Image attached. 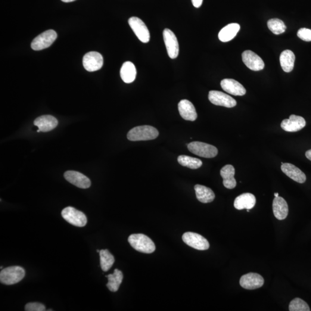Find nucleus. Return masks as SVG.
Listing matches in <instances>:
<instances>
[{
    "label": "nucleus",
    "instance_id": "1",
    "mask_svg": "<svg viewBox=\"0 0 311 311\" xmlns=\"http://www.w3.org/2000/svg\"><path fill=\"white\" fill-rule=\"evenodd\" d=\"M158 130L151 126L144 125L134 127L127 133V138L130 141H148L156 138Z\"/></svg>",
    "mask_w": 311,
    "mask_h": 311
},
{
    "label": "nucleus",
    "instance_id": "2",
    "mask_svg": "<svg viewBox=\"0 0 311 311\" xmlns=\"http://www.w3.org/2000/svg\"><path fill=\"white\" fill-rule=\"evenodd\" d=\"M128 242L134 249L141 253L151 254L156 250L154 242L145 235H131L128 238Z\"/></svg>",
    "mask_w": 311,
    "mask_h": 311
},
{
    "label": "nucleus",
    "instance_id": "3",
    "mask_svg": "<svg viewBox=\"0 0 311 311\" xmlns=\"http://www.w3.org/2000/svg\"><path fill=\"white\" fill-rule=\"evenodd\" d=\"M26 272L20 266H15L7 267L0 273V281L3 284L11 285L17 284L22 280Z\"/></svg>",
    "mask_w": 311,
    "mask_h": 311
},
{
    "label": "nucleus",
    "instance_id": "4",
    "mask_svg": "<svg viewBox=\"0 0 311 311\" xmlns=\"http://www.w3.org/2000/svg\"><path fill=\"white\" fill-rule=\"evenodd\" d=\"M189 150L191 153L205 158H213L218 154L217 149L207 143L194 141L188 145Z\"/></svg>",
    "mask_w": 311,
    "mask_h": 311
},
{
    "label": "nucleus",
    "instance_id": "5",
    "mask_svg": "<svg viewBox=\"0 0 311 311\" xmlns=\"http://www.w3.org/2000/svg\"><path fill=\"white\" fill-rule=\"evenodd\" d=\"M62 216L70 225L78 227H83L87 223L86 217L82 211L73 207H67L62 210Z\"/></svg>",
    "mask_w": 311,
    "mask_h": 311
},
{
    "label": "nucleus",
    "instance_id": "6",
    "mask_svg": "<svg viewBox=\"0 0 311 311\" xmlns=\"http://www.w3.org/2000/svg\"><path fill=\"white\" fill-rule=\"evenodd\" d=\"M57 38V34L55 31L47 30L33 40L31 43V48L34 51H42L51 46Z\"/></svg>",
    "mask_w": 311,
    "mask_h": 311
},
{
    "label": "nucleus",
    "instance_id": "7",
    "mask_svg": "<svg viewBox=\"0 0 311 311\" xmlns=\"http://www.w3.org/2000/svg\"><path fill=\"white\" fill-rule=\"evenodd\" d=\"M183 241L190 247L198 250H207L210 247L209 242L203 236L194 232H186L182 236Z\"/></svg>",
    "mask_w": 311,
    "mask_h": 311
},
{
    "label": "nucleus",
    "instance_id": "8",
    "mask_svg": "<svg viewBox=\"0 0 311 311\" xmlns=\"http://www.w3.org/2000/svg\"><path fill=\"white\" fill-rule=\"evenodd\" d=\"M128 23L140 41L144 43L149 42L150 40V33L147 26L142 20L138 17H132L129 18Z\"/></svg>",
    "mask_w": 311,
    "mask_h": 311
},
{
    "label": "nucleus",
    "instance_id": "9",
    "mask_svg": "<svg viewBox=\"0 0 311 311\" xmlns=\"http://www.w3.org/2000/svg\"><path fill=\"white\" fill-rule=\"evenodd\" d=\"M163 38L168 55L171 59L178 57L179 47L178 39L175 34L172 31L166 29L163 31Z\"/></svg>",
    "mask_w": 311,
    "mask_h": 311
},
{
    "label": "nucleus",
    "instance_id": "10",
    "mask_svg": "<svg viewBox=\"0 0 311 311\" xmlns=\"http://www.w3.org/2000/svg\"><path fill=\"white\" fill-rule=\"evenodd\" d=\"M208 98L211 104L220 106L232 108L237 104V102L231 96L221 91H210Z\"/></svg>",
    "mask_w": 311,
    "mask_h": 311
},
{
    "label": "nucleus",
    "instance_id": "11",
    "mask_svg": "<svg viewBox=\"0 0 311 311\" xmlns=\"http://www.w3.org/2000/svg\"><path fill=\"white\" fill-rule=\"evenodd\" d=\"M83 64L87 71H97L101 69L104 65V58L99 52H89L84 56Z\"/></svg>",
    "mask_w": 311,
    "mask_h": 311
},
{
    "label": "nucleus",
    "instance_id": "12",
    "mask_svg": "<svg viewBox=\"0 0 311 311\" xmlns=\"http://www.w3.org/2000/svg\"><path fill=\"white\" fill-rule=\"evenodd\" d=\"M240 284L244 289L254 290L262 287L264 279L259 274L250 273L242 276Z\"/></svg>",
    "mask_w": 311,
    "mask_h": 311
},
{
    "label": "nucleus",
    "instance_id": "13",
    "mask_svg": "<svg viewBox=\"0 0 311 311\" xmlns=\"http://www.w3.org/2000/svg\"><path fill=\"white\" fill-rule=\"evenodd\" d=\"M67 181L81 189H88L91 185V180L83 173L74 171H68L64 173Z\"/></svg>",
    "mask_w": 311,
    "mask_h": 311
},
{
    "label": "nucleus",
    "instance_id": "14",
    "mask_svg": "<svg viewBox=\"0 0 311 311\" xmlns=\"http://www.w3.org/2000/svg\"><path fill=\"white\" fill-rule=\"evenodd\" d=\"M242 60L252 70L259 71L264 69V64L262 59L251 51H245L242 52Z\"/></svg>",
    "mask_w": 311,
    "mask_h": 311
},
{
    "label": "nucleus",
    "instance_id": "15",
    "mask_svg": "<svg viewBox=\"0 0 311 311\" xmlns=\"http://www.w3.org/2000/svg\"><path fill=\"white\" fill-rule=\"evenodd\" d=\"M306 125V120L302 117L291 115L289 119L282 121L281 127L287 132H297L303 129Z\"/></svg>",
    "mask_w": 311,
    "mask_h": 311
},
{
    "label": "nucleus",
    "instance_id": "16",
    "mask_svg": "<svg viewBox=\"0 0 311 311\" xmlns=\"http://www.w3.org/2000/svg\"><path fill=\"white\" fill-rule=\"evenodd\" d=\"M221 86L229 94L234 96H243L246 93V90L240 83L231 79H224L221 82Z\"/></svg>",
    "mask_w": 311,
    "mask_h": 311
},
{
    "label": "nucleus",
    "instance_id": "17",
    "mask_svg": "<svg viewBox=\"0 0 311 311\" xmlns=\"http://www.w3.org/2000/svg\"><path fill=\"white\" fill-rule=\"evenodd\" d=\"M281 170L286 175L288 176L295 182L304 183L306 181V176L302 171L290 163H283L281 167Z\"/></svg>",
    "mask_w": 311,
    "mask_h": 311
},
{
    "label": "nucleus",
    "instance_id": "18",
    "mask_svg": "<svg viewBox=\"0 0 311 311\" xmlns=\"http://www.w3.org/2000/svg\"><path fill=\"white\" fill-rule=\"evenodd\" d=\"M180 115L186 121H194L197 118V113L193 104L186 99L180 101L178 104Z\"/></svg>",
    "mask_w": 311,
    "mask_h": 311
},
{
    "label": "nucleus",
    "instance_id": "19",
    "mask_svg": "<svg viewBox=\"0 0 311 311\" xmlns=\"http://www.w3.org/2000/svg\"><path fill=\"white\" fill-rule=\"evenodd\" d=\"M58 122L53 116L46 115L37 118L34 121V125L38 127L40 132H48L57 126Z\"/></svg>",
    "mask_w": 311,
    "mask_h": 311
},
{
    "label": "nucleus",
    "instance_id": "20",
    "mask_svg": "<svg viewBox=\"0 0 311 311\" xmlns=\"http://www.w3.org/2000/svg\"><path fill=\"white\" fill-rule=\"evenodd\" d=\"M274 215L279 220L286 219L288 215L289 207L287 202L281 197H276L273 202Z\"/></svg>",
    "mask_w": 311,
    "mask_h": 311
},
{
    "label": "nucleus",
    "instance_id": "21",
    "mask_svg": "<svg viewBox=\"0 0 311 311\" xmlns=\"http://www.w3.org/2000/svg\"><path fill=\"white\" fill-rule=\"evenodd\" d=\"M256 204V198L253 194L244 193L236 197L234 201V207L236 209L250 210Z\"/></svg>",
    "mask_w": 311,
    "mask_h": 311
},
{
    "label": "nucleus",
    "instance_id": "22",
    "mask_svg": "<svg viewBox=\"0 0 311 311\" xmlns=\"http://www.w3.org/2000/svg\"><path fill=\"white\" fill-rule=\"evenodd\" d=\"M235 168L232 165H226L220 171V175L223 179V185L228 189H233L236 186V181L234 178Z\"/></svg>",
    "mask_w": 311,
    "mask_h": 311
},
{
    "label": "nucleus",
    "instance_id": "23",
    "mask_svg": "<svg viewBox=\"0 0 311 311\" xmlns=\"http://www.w3.org/2000/svg\"><path fill=\"white\" fill-rule=\"evenodd\" d=\"M240 29L238 23L229 24L220 31L219 38L223 42H229L235 38Z\"/></svg>",
    "mask_w": 311,
    "mask_h": 311
},
{
    "label": "nucleus",
    "instance_id": "24",
    "mask_svg": "<svg viewBox=\"0 0 311 311\" xmlns=\"http://www.w3.org/2000/svg\"><path fill=\"white\" fill-rule=\"evenodd\" d=\"M121 79L125 83H131L135 80L137 70L135 65L132 62H124L120 71Z\"/></svg>",
    "mask_w": 311,
    "mask_h": 311
},
{
    "label": "nucleus",
    "instance_id": "25",
    "mask_svg": "<svg viewBox=\"0 0 311 311\" xmlns=\"http://www.w3.org/2000/svg\"><path fill=\"white\" fill-rule=\"evenodd\" d=\"M194 189L198 200L202 203H210L215 198L214 192L206 186L197 185L195 186Z\"/></svg>",
    "mask_w": 311,
    "mask_h": 311
},
{
    "label": "nucleus",
    "instance_id": "26",
    "mask_svg": "<svg viewBox=\"0 0 311 311\" xmlns=\"http://www.w3.org/2000/svg\"><path fill=\"white\" fill-rule=\"evenodd\" d=\"M280 64L283 70L289 73L293 70L295 61V55L290 50L282 52L279 57Z\"/></svg>",
    "mask_w": 311,
    "mask_h": 311
},
{
    "label": "nucleus",
    "instance_id": "27",
    "mask_svg": "<svg viewBox=\"0 0 311 311\" xmlns=\"http://www.w3.org/2000/svg\"><path fill=\"white\" fill-rule=\"evenodd\" d=\"M106 277L108 278L107 287L109 290L113 292L118 291L123 281V276L122 272L120 270L115 269L114 273L106 276Z\"/></svg>",
    "mask_w": 311,
    "mask_h": 311
},
{
    "label": "nucleus",
    "instance_id": "28",
    "mask_svg": "<svg viewBox=\"0 0 311 311\" xmlns=\"http://www.w3.org/2000/svg\"><path fill=\"white\" fill-rule=\"evenodd\" d=\"M99 255H100L101 266L103 271H108L114 263V256L108 250H101Z\"/></svg>",
    "mask_w": 311,
    "mask_h": 311
},
{
    "label": "nucleus",
    "instance_id": "29",
    "mask_svg": "<svg viewBox=\"0 0 311 311\" xmlns=\"http://www.w3.org/2000/svg\"><path fill=\"white\" fill-rule=\"evenodd\" d=\"M178 161L181 166L192 170L198 169L202 166V162L200 159H198L197 158L190 157L188 156H179L178 158Z\"/></svg>",
    "mask_w": 311,
    "mask_h": 311
},
{
    "label": "nucleus",
    "instance_id": "30",
    "mask_svg": "<svg viewBox=\"0 0 311 311\" xmlns=\"http://www.w3.org/2000/svg\"><path fill=\"white\" fill-rule=\"evenodd\" d=\"M269 29L276 35H279L285 33L287 27L281 20L279 18H272L267 21Z\"/></svg>",
    "mask_w": 311,
    "mask_h": 311
},
{
    "label": "nucleus",
    "instance_id": "31",
    "mask_svg": "<svg viewBox=\"0 0 311 311\" xmlns=\"http://www.w3.org/2000/svg\"><path fill=\"white\" fill-rule=\"evenodd\" d=\"M290 311H310L309 305L300 298H295L292 300L289 306Z\"/></svg>",
    "mask_w": 311,
    "mask_h": 311
},
{
    "label": "nucleus",
    "instance_id": "32",
    "mask_svg": "<svg viewBox=\"0 0 311 311\" xmlns=\"http://www.w3.org/2000/svg\"><path fill=\"white\" fill-rule=\"evenodd\" d=\"M297 36L298 38L304 41H311V30L302 28L298 31Z\"/></svg>",
    "mask_w": 311,
    "mask_h": 311
},
{
    "label": "nucleus",
    "instance_id": "33",
    "mask_svg": "<svg viewBox=\"0 0 311 311\" xmlns=\"http://www.w3.org/2000/svg\"><path fill=\"white\" fill-rule=\"evenodd\" d=\"M25 310L27 311H44L46 310V307L42 303H29L25 306Z\"/></svg>",
    "mask_w": 311,
    "mask_h": 311
},
{
    "label": "nucleus",
    "instance_id": "34",
    "mask_svg": "<svg viewBox=\"0 0 311 311\" xmlns=\"http://www.w3.org/2000/svg\"><path fill=\"white\" fill-rule=\"evenodd\" d=\"M192 4L195 8H200L202 4L203 0H191Z\"/></svg>",
    "mask_w": 311,
    "mask_h": 311
},
{
    "label": "nucleus",
    "instance_id": "35",
    "mask_svg": "<svg viewBox=\"0 0 311 311\" xmlns=\"http://www.w3.org/2000/svg\"><path fill=\"white\" fill-rule=\"evenodd\" d=\"M306 156L308 159L311 161V149L306 152Z\"/></svg>",
    "mask_w": 311,
    "mask_h": 311
},
{
    "label": "nucleus",
    "instance_id": "36",
    "mask_svg": "<svg viewBox=\"0 0 311 311\" xmlns=\"http://www.w3.org/2000/svg\"><path fill=\"white\" fill-rule=\"evenodd\" d=\"M61 1L64 2H70L75 1V0H61Z\"/></svg>",
    "mask_w": 311,
    "mask_h": 311
},
{
    "label": "nucleus",
    "instance_id": "37",
    "mask_svg": "<svg viewBox=\"0 0 311 311\" xmlns=\"http://www.w3.org/2000/svg\"><path fill=\"white\" fill-rule=\"evenodd\" d=\"M275 197H278L279 194L278 193V192H276V193L275 194Z\"/></svg>",
    "mask_w": 311,
    "mask_h": 311
},
{
    "label": "nucleus",
    "instance_id": "38",
    "mask_svg": "<svg viewBox=\"0 0 311 311\" xmlns=\"http://www.w3.org/2000/svg\"><path fill=\"white\" fill-rule=\"evenodd\" d=\"M100 251H101V250H97L98 253H100Z\"/></svg>",
    "mask_w": 311,
    "mask_h": 311
}]
</instances>
